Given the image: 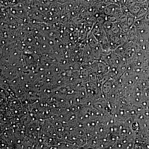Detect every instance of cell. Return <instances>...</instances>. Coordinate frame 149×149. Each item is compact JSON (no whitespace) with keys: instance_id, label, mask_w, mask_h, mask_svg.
Instances as JSON below:
<instances>
[{"instance_id":"6da1fadb","label":"cell","mask_w":149,"mask_h":149,"mask_svg":"<svg viewBox=\"0 0 149 149\" xmlns=\"http://www.w3.org/2000/svg\"><path fill=\"white\" fill-rule=\"evenodd\" d=\"M136 20V17L130 12L127 13V17H126V23L127 26L130 28L134 25L135 22Z\"/></svg>"}]
</instances>
